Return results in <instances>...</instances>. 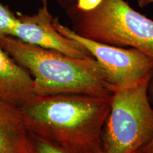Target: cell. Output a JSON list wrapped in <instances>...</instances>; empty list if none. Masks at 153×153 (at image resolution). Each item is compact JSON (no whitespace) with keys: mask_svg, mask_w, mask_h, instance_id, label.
Instances as JSON below:
<instances>
[{"mask_svg":"<svg viewBox=\"0 0 153 153\" xmlns=\"http://www.w3.org/2000/svg\"><path fill=\"white\" fill-rule=\"evenodd\" d=\"M112 95L36 97L20 108L28 132L85 153L101 150V135Z\"/></svg>","mask_w":153,"mask_h":153,"instance_id":"6da1fadb","label":"cell"},{"mask_svg":"<svg viewBox=\"0 0 153 153\" xmlns=\"http://www.w3.org/2000/svg\"><path fill=\"white\" fill-rule=\"evenodd\" d=\"M0 48L29 72L36 97L112 95L104 70L93 57L69 56L9 36L0 38Z\"/></svg>","mask_w":153,"mask_h":153,"instance_id":"7a4b0ae2","label":"cell"},{"mask_svg":"<svg viewBox=\"0 0 153 153\" xmlns=\"http://www.w3.org/2000/svg\"><path fill=\"white\" fill-rule=\"evenodd\" d=\"M71 29L82 37L114 46L132 48L153 58V20L125 0H101L94 9L66 7Z\"/></svg>","mask_w":153,"mask_h":153,"instance_id":"3957f363","label":"cell"},{"mask_svg":"<svg viewBox=\"0 0 153 153\" xmlns=\"http://www.w3.org/2000/svg\"><path fill=\"white\" fill-rule=\"evenodd\" d=\"M152 76L112 91L110 111L101 135L103 153H137L152 138L153 108L148 91Z\"/></svg>","mask_w":153,"mask_h":153,"instance_id":"277c9868","label":"cell"},{"mask_svg":"<svg viewBox=\"0 0 153 153\" xmlns=\"http://www.w3.org/2000/svg\"><path fill=\"white\" fill-rule=\"evenodd\" d=\"M53 26L59 33L77 42L100 65L111 91L128 87L153 74V58L132 48H122L99 43L78 35L63 25L57 17Z\"/></svg>","mask_w":153,"mask_h":153,"instance_id":"5b68a950","label":"cell"},{"mask_svg":"<svg viewBox=\"0 0 153 153\" xmlns=\"http://www.w3.org/2000/svg\"><path fill=\"white\" fill-rule=\"evenodd\" d=\"M16 19L9 36L32 45L58 51L69 56L87 57L91 55L77 42L59 33L53 26V16L47 4H42L33 15L16 13Z\"/></svg>","mask_w":153,"mask_h":153,"instance_id":"8992f818","label":"cell"},{"mask_svg":"<svg viewBox=\"0 0 153 153\" xmlns=\"http://www.w3.org/2000/svg\"><path fill=\"white\" fill-rule=\"evenodd\" d=\"M36 97L29 72L0 48V100L21 108Z\"/></svg>","mask_w":153,"mask_h":153,"instance_id":"52a82bcc","label":"cell"},{"mask_svg":"<svg viewBox=\"0 0 153 153\" xmlns=\"http://www.w3.org/2000/svg\"><path fill=\"white\" fill-rule=\"evenodd\" d=\"M0 153H29L20 108L0 100Z\"/></svg>","mask_w":153,"mask_h":153,"instance_id":"ba28073f","label":"cell"},{"mask_svg":"<svg viewBox=\"0 0 153 153\" xmlns=\"http://www.w3.org/2000/svg\"><path fill=\"white\" fill-rule=\"evenodd\" d=\"M29 153H85L65 148L57 143L28 132Z\"/></svg>","mask_w":153,"mask_h":153,"instance_id":"9c48e42d","label":"cell"},{"mask_svg":"<svg viewBox=\"0 0 153 153\" xmlns=\"http://www.w3.org/2000/svg\"><path fill=\"white\" fill-rule=\"evenodd\" d=\"M16 19V14L0 2V38L11 35Z\"/></svg>","mask_w":153,"mask_h":153,"instance_id":"30bf717a","label":"cell"},{"mask_svg":"<svg viewBox=\"0 0 153 153\" xmlns=\"http://www.w3.org/2000/svg\"><path fill=\"white\" fill-rule=\"evenodd\" d=\"M101 0H76L74 5L76 8L82 10H89L97 7Z\"/></svg>","mask_w":153,"mask_h":153,"instance_id":"8fae6325","label":"cell"},{"mask_svg":"<svg viewBox=\"0 0 153 153\" xmlns=\"http://www.w3.org/2000/svg\"><path fill=\"white\" fill-rule=\"evenodd\" d=\"M148 91L153 99V74L150 79V83H149ZM137 153H153V137L150 142L145 145L144 147H143L142 148L140 149Z\"/></svg>","mask_w":153,"mask_h":153,"instance_id":"7c38bea8","label":"cell"},{"mask_svg":"<svg viewBox=\"0 0 153 153\" xmlns=\"http://www.w3.org/2000/svg\"><path fill=\"white\" fill-rule=\"evenodd\" d=\"M41 1L42 4H47L48 0H39ZM59 3L62 5V7H64L65 8L69 7V6L73 4L76 2V0H58Z\"/></svg>","mask_w":153,"mask_h":153,"instance_id":"4fadbf2b","label":"cell"},{"mask_svg":"<svg viewBox=\"0 0 153 153\" xmlns=\"http://www.w3.org/2000/svg\"><path fill=\"white\" fill-rule=\"evenodd\" d=\"M137 4L140 8H144L147 6L153 4V0H137Z\"/></svg>","mask_w":153,"mask_h":153,"instance_id":"5bb4252c","label":"cell"},{"mask_svg":"<svg viewBox=\"0 0 153 153\" xmlns=\"http://www.w3.org/2000/svg\"><path fill=\"white\" fill-rule=\"evenodd\" d=\"M94 153H103V152H102V151H101V150H99V151H97V152H94Z\"/></svg>","mask_w":153,"mask_h":153,"instance_id":"9a60e30c","label":"cell"}]
</instances>
